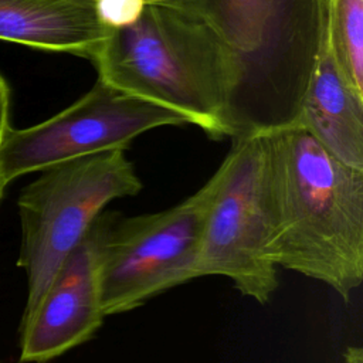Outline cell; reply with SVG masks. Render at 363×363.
Instances as JSON below:
<instances>
[{
  "instance_id": "4",
  "label": "cell",
  "mask_w": 363,
  "mask_h": 363,
  "mask_svg": "<svg viewBox=\"0 0 363 363\" xmlns=\"http://www.w3.org/2000/svg\"><path fill=\"white\" fill-rule=\"evenodd\" d=\"M125 152L111 149L51 166L21 190L17 267L27 278L21 318L35 308L64 258L108 204L143 189Z\"/></svg>"
},
{
  "instance_id": "5",
  "label": "cell",
  "mask_w": 363,
  "mask_h": 363,
  "mask_svg": "<svg viewBox=\"0 0 363 363\" xmlns=\"http://www.w3.org/2000/svg\"><path fill=\"white\" fill-rule=\"evenodd\" d=\"M211 179L193 279L228 278L241 295L265 305L279 285L278 267L268 258L272 221L265 136L233 139Z\"/></svg>"
},
{
  "instance_id": "9",
  "label": "cell",
  "mask_w": 363,
  "mask_h": 363,
  "mask_svg": "<svg viewBox=\"0 0 363 363\" xmlns=\"http://www.w3.org/2000/svg\"><path fill=\"white\" fill-rule=\"evenodd\" d=\"M109 30L94 0H0V40L91 61Z\"/></svg>"
},
{
  "instance_id": "7",
  "label": "cell",
  "mask_w": 363,
  "mask_h": 363,
  "mask_svg": "<svg viewBox=\"0 0 363 363\" xmlns=\"http://www.w3.org/2000/svg\"><path fill=\"white\" fill-rule=\"evenodd\" d=\"M184 123L182 115L96 79L86 94L50 119L24 129L10 125L0 149V176L7 186L68 160L126 150L145 132Z\"/></svg>"
},
{
  "instance_id": "11",
  "label": "cell",
  "mask_w": 363,
  "mask_h": 363,
  "mask_svg": "<svg viewBox=\"0 0 363 363\" xmlns=\"http://www.w3.org/2000/svg\"><path fill=\"white\" fill-rule=\"evenodd\" d=\"M325 43L342 79L363 102V0H326Z\"/></svg>"
},
{
  "instance_id": "3",
  "label": "cell",
  "mask_w": 363,
  "mask_h": 363,
  "mask_svg": "<svg viewBox=\"0 0 363 363\" xmlns=\"http://www.w3.org/2000/svg\"><path fill=\"white\" fill-rule=\"evenodd\" d=\"M91 62L101 82L182 115L211 139L228 136V65L203 17L147 4L133 24L108 31Z\"/></svg>"
},
{
  "instance_id": "6",
  "label": "cell",
  "mask_w": 363,
  "mask_h": 363,
  "mask_svg": "<svg viewBox=\"0 0 363 363\" xmlns=\"http://www.w3.org/2000/svg\"><path fill=\"white\" fill-rule=\"evenodd\" d=\"M213 189L210 177L194 194L166 210L130 217L115 211L99 254L105 316L133 311L193 279Z\"/></svg>"
},
{
  "instance_id": "14",
  "label": "cell",
  "mask_w": 363,
  "mask_h": 363,
  "mask_svg": "<svg viewBox=\"0 0 363 363\" xmlns=\"http://www.w3.org/2000/svg\"><path fill=\"white\" fill-rule=\"evenodd\" d=\"M343 363H363L362 346H347L343 353Z\"/></svg>"
},
{
  "instance_id": "13",
  "label": "cell",
  "mask_w": 363,
  "mask_h": 363,
  "mask_svg": "<svg viewBox=\"0 0 363 363\" xmlns=\"http://www.w3.org/2000/svg\"><path fill=\"white\" fill-rule=\"evenodd\" d=\"M10 86L6 81V78L0 72V149L1 143L6 135V130L10 126ZM6 184L0 176V200L3 197V193L6 190Z\"/></svg>"
},
{
  "instance_id": "8",
  "label": "cell",
  "mask_w": 363,
  "mask_h": 363,
  "mask_svg": "<svg viewBox=\"0 0 363 363\" xmlns=\"http://www.w3.org/2000/svg\"><path fill=\"white\" fill-rule=\"evenodd\" d=\"M115 211L105 210L64 258L35 308L18 325V362L47 363L89 342L104 325L99 254Z\"/></svg>"
},
{
  "instance_id": "2",
  "label": "cell",
  "mask_w": 363,
  "mask_h": 363,
  "mask_svg": "<svg viewBox=\"0 0 363 363\" xmlns=\"http://www.w3.org/2000/svg\"><path fill=\"white\" fill-rule=\"evenodd\" d=\"M204 20L228 65V136L294 128L325 44L326 0H210Z\"/></svg>"
},
{
  "instance_id": "10",
  "label": "cell",
  "mask_w": 363,
  "mask_h": 363,
  "mask_svg": "<svg viewBox=\"0 0 363 363\" xmlns=\"http://www.w3.org/2000/svg\"><path fill=\"white\" fill-rule=\"evenodd\" d=\"M294 128L306 130L343 164L363 172V102L342 79L326 43Z\"/></svg>"
},
{
  "instance_id": "1",
  "label": "cell",
  "mask_w": 363,
  "mask_h": 363,
  "mask_svg": "<svg viewBox=\"0 0 363 363\" xmlns=\"http://www.w3.org/2000/svg\"><path fill=\"white\" fill-rule=\"evenodd\" d=\"M265 145L268 258L328 285L347 303L363 281V172L301 128L265 135Z\"/></svg>"
},
{
  "instance_id": "12",
  "label": "cell",
  "mask_w": 363,
  "mask_h": 363,
  "mask_svg": "<svg viewBox=\"0 0 363 363\" xmlns=\"http://www.w3.org/2000/svg\"><path fill=\"white\" fill-rule=\"evenodd\" d=\"M147 4L146 0H94L96 18L106 30H118L133 24Z\"/></svg>"
}]
</instances>
